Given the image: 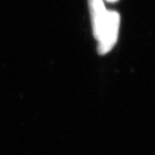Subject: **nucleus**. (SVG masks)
Returning <instances> with one entry per match:
<instances>
[{
	"instance_id": "obj_1",
	"label": "nucleus",
	"mask_w": 155,
	"mask_h": 155,
	"mask_svg": "<svg viewBox=\"0 0 155 155\" xmlns=\"http://www.w3.org/2000/svg\"><path fill=\"white\" fill-rule=\"evenodd\" d=\"M94 36L98 43V52L106 54L112 50L118 39L120 14L105 7L104 0H88Z\"/></svg>"
},
{
	"instance_id": "obj_2",
	"label": "nucleus",
	"mask_w": 155,
	"mask_h": 155,
	"mask_svg": "<svg viewBox=\"0 0 155 155\" xmlns=\"http://www.w3.org/2000/svg\"><path fill=\"white\" fill-rule=\"evenodd\" d=\"M106 1H107V2H110V3H114V2H117L118 0H106Z\"/></svg>"
}]
</instances>
